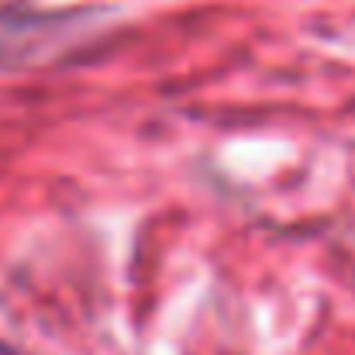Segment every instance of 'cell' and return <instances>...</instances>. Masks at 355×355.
Returning <instances> with one entry per match:
<instances>
[{
    "label": "cell",
    "mask_w": 355,
    "mask_h": 355,
    "mask_svg": "<svg viewBox=\"0 0 355 355\" xmlns=\"http://www.w3.org/2000/svg\"><path fill=\"white\" fill-rule=\"evenodd\" d=\"M0 355H24V352H17V349H10V345H3V342H0Z\"/></svg>",
    "instance_id": "6da1fadb"
}]
</instances>
